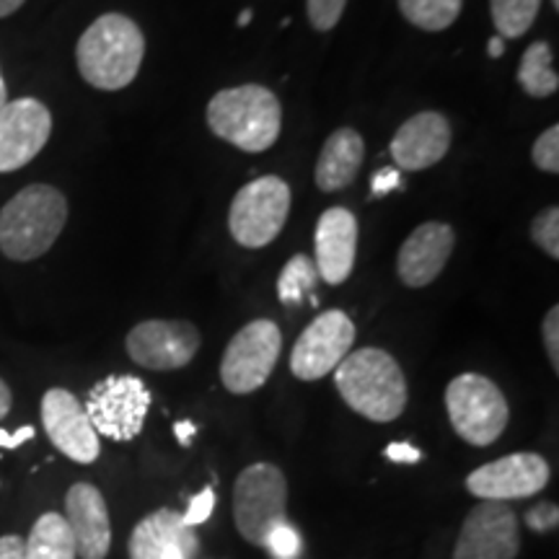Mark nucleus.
I'll return each instance as SVG.
<instances>
[{"instance_id": "nucleus-1", "label": "nucleus", "mask_w": 559, "mask_h": 559, "mask_svg": "<svg viewBox=\"0 0 559 559\" xmlns=\"http://www.w3.org/2000/svg\"><path fill=\"white\" fill-rule=\"evenodd\" d=\"M145 37L124 13H104L81 34L75 62L83 81L99 91H120L140 73Z\"/></svg>"}, {"instance_id": "nucleus-2", "label": "nucleus", "mask_w": 559, "mask_h": 559, "mask_svg": "<svg viewBox=\"0 0 559 559\" xmlns=\"http://www.w3.org/2000/svg\"><path fill=\"white\" fill-rule=\"evenodd\" d=\"M340 396L358 415L373 423H391L407 407V379L386 349L362 347L334 368Z\"/></svg>"}, {"instance_id": "nucleus-3", "label": "nucleus", "mask_w": 559, "mask_h": 559, "mask_svg": "<svg viewBox=\"0 0 559 559\" xmlns=\"http://www.w3.org/2000/svg\"><path fill=\"white\" fill-rule=\"evenodd\" d=\"M68 223V200L52 185H29L0 210V251L32 262L52 249Z\"/></svg>"}, {"instance_id": "nucleus-4", "label": "nucleus", "mask_w": 559, "mask_h": 559, "mask_svg": "<svg viewBox=\"0 0 559 559\" xmlns=\"http://www.w3.org/2000/svg\"><path fill=\"white\" fill-rule=\"evenodd\" d=\"M207 128L236 148L264 153L283 130V107L270 88L257 83L223 88L207 104Z\"/></svg>"}, {"instance_id": "nucleus-5", "label": "nucleus", "mask_w": 559, "mask_h": 559, "mask_svg": "<svg viewBox=\"0 0 559 559\" xmlns=\"http://www.w3.org/2000/svg\"><path fill=\"white\" fill-rule=\"evenodd\" d=\"M445 409H449L453 430L469 445L485 449L492 445L508 428L510 409L498 383L487 376H456L445 389Z\"/></svg>"}, {"instance_id": "nucleus-6", "label": "nucleus", "mask_w": 559, "mask_h": 559, "mask_svg": "<svg viewBox=\"0 0 559 559\" xmlns=\"http://www.w3.org/2000/svg\"><path fill=\"white\" fill-rule=\"evenodd\" d=\"M234 521L254 547H264L270 531L288 521V481L275 464H251L234 485Z\"/></svg>"}, {"instance_id": "nucleus-7", "label": "nucleus", "mask_w": 559, "mask_h": 559, "mask_svg": "<svg viewBox=\"0 0 559 559\" xmlns=\"http://www.w3.org/2000/svg\"><path fill=\"white\" fill-rule=\"evenodd\" d=\"M290 213V187L280 177H260L236 192L230 202L228 228L234 241L247 249H262L283 230Z\"/></svg>"}, {"instance_id": "nucleus-8", "label": "nucleus", "mask_w": 559, "mask_h": 559, "mask_svg": "<svg viewBox=\"0 0 559 559\" xmlns=\"http://www.w3.org/2000/svg\"><path fill=\"white\" fill-rule=\"evenodd\" d=\"M283 353V332L275 321L257 319L234 334L221 360V379L230 394L262 389Z\"/></svg>"}, {"instance_id": "nucleus-9", "label": "nucleus", "mask_w": 559, "mask_h": 559, "mask_svg": "<svg viewBox=\"0 0 559 559\" xmlns=\"http://www.w3.org/2000/svg\"><path fill=\"white\" fill-rule=\"evenodd\" d=\"M86 415L96 436L109 440H132L143 430L151 409V391L138 376H109L88 391Z\"/></svg>"}, {"instance_id": "nucleus-10", "label": "nucleus", "mask_w": 559, "mask_h": 559, "mask_svg": "<svg viewBox=\"0 0 559 559\" xmlns=\"http://www.w3.org/2000/svg\"><path fill=\"white\" fill-rule=\"evenodd\" d=\"M355 345V324L345 311H324L306 326L290 353V370L300 381H319L334 373Z\"/></svg>"}, {"instance_id": "nucleus-11", "label": "nucleus", "mask_w": 559, "mask_h": 559, "mask_svg": "<svg viewBox=\"0 0 559 559\" xmlns=\"http://www.w3.org/2000/svg\"><path fill=\"white\" fill-rule=\"evenodd\" d=\"M521 549L519 519L506 502L481 500L461 526L453 559H515Z\"/></svg>"}, {"instance_id": "nucleus-12", "label": "nucleus", "mask_w": 559, "mask_h": 559, "mask_svg": "<svg viewBox=\"0 0 559 559\" xmlns=\"http://www.w3.org/2000/svg\"><path fill=\"white\" fill-rule=\"evenodd\" d=\"M200 332L190 321H140L128 334V355L148 370L190 366L200 349Z\"/></svg>"}, {"instance_id": "nucleus-13", "label": "nucleus", "mask_w": 559, "mask_h": 559, "mask_svg": "<svg viewBox=\"0 0 559 559\" xmlns=\"http://www.w3.org/2000/svg\"><path fill=\"white\" fill-rule=\"evenodd\" d=\"M52 135V115L39 99L9 102L0 109V174L24 169Z\"/></svg>"}, {"instance_id": "nucleus-14", "label": "nucleus", "mask_w": 559, "mask_h": 559, "mask_svg": "<svg viewBox=\"0 0 559 559\" xmlns=\"http://www.w3.org/2000/svg\"><path fill=\"white\" fill-rule=\"evenodd\" d=\"M549 485V464L539 453H510L474 469L466 477V489L479 500L506 502L539 495Z\"/></svg>"}, {"instance_id": "nucleus-15", "label": "nucleus", "mask_w": 559, "mask_h": 559, "mask_svg": "<svg viewBox=\"0 0 559 559\" xmlns=\"http://www.w3.org/2000/svg\"><path fill=\"white\" fill-rule=\"evenodd\" d=\"M41 425L60 453L75 464H94L102 445L83 404L68 389H50L41 396Z\"/></svg>"}, {"instance_id": "nucleus-16", "label": "nucleus", "mask_w": 559, "mask_h": 559, "mask_svg": "<svg viewBox=\"0 0 559 559\" xmlns=\"http://www.w3.org/2000/svg\"><path fill=\"white\" fill-rule=\"evenodd\" d=\"M453 228L449 223L430 221L417 226L409 234V239L402 243L400 257H396V272L407 288H425L443 272L445 262L451 260Z\"/></svg>"}, {"instance_id": "nucleus-17", "label": "nucleus", "mask_w": 559, "mask_h": 559, "mask_svg": "<svg viewBox=\"0 0 559 559\" xmlns=\"http://www.w3.org/2000/svg\"><path fill=\"white\" fill-rule=\"evenodd\" d=\"M451 148V122L440 111H419L391 138V158L404 171H425Z\"/></svg>"}, {"instance_id": "nucleus-18", "label": "nucleus", "mask_w": 559, "mask_h": 559, "mask_svg": "<svg viewBox=\"0 0 559 559\" xmlns=\"http://www.w3.org/2000/svg\"><path fill=\"white\" fill-rule=\"evenodd\" d=\"M66 521L81 559H104L111 547V523L104 495L88 481H79L66 495Z\"/></svg>"}, {"instance_id": "nucleus-19", "label": "nucleus", "mask_w": 559, "mask_h": 559, "mask_svg": "<svg viewBox=\"0 0 559 559\" xmlns=\"http://www.w3.org/2000/svg\"><path fill=\"white\" fill-rule=\"evenodd\" d=\"M358 254V221L347 207H330L317 223V270L330 285L349 277Z\"/></svg>"}, {"instance_id": "nucleus-20", "label": "nucleus", "mask_w": 559, "mask_h": 559, "mask_svg": "<svg viewBox=\"0 0 559 559\" xmlns=\"http://www.w3.org/2000/svg\"><path fill=\"white\" fill-rule=\"evenodd\" d=\"M128 549L130 559H160L169 549H179L190 559L198 551V536H194V528L185 526L181 513L160 508L138 523Z\"/></svg>"}, {"instance_id": "nucleus-21", "label": "nucleus", "mask_w": 559, "mask_h": 559, "mask_svg": "<svg viewBox=\"0 0 559 559\" xmlns=\"http://www.w3.org/2000/svg\"><path fill=\"white\" fill-rule=\"evenodd\" d=\"M362 158H366V143L360 132L353 128H340L326 138L324 148L317 160V187L321 192L345 190L358 177Z\"/></svg>"}, {"instance_id": "nucleus-22", "label": "nucleus", "mask_w": 559, "mask_h": 559, "mask_svg": "<svg viewBox=\"0 0 559 559\" xmlns=\"http://www.w3.org/2000/svg\"><path fill=\"white\" fill-rule=\"evenodd\" d=\"M26 544V559H79L75 539L66 515L45 513L32 526Z\"/></svg>"}, {"instance_id": "nucleus-23", "label": "nucleus", "mask_w": 559, "mask_h": 559, "mask_svg": "<svg viewBox=\"0 0 559 559\" xmlns=\"http://www.w3.org/2000/svg\"><path fill=\"white\" fill-rule=\"evenodd\" d=\"M551 60H555V55H551L549 41L544 39L528 45V50L523 52L519 66V83L534 99H547V96L557 94L559 75L551 68Z\"/></svg>"}, {"instance_id": "nucleus-24", "label": "nucleus", "mask_w": 559, "mask_h": 559, "mask_svg": "<svg viewBox=\"0 0 559 559\" xmlns=\"http://www.w3.org/2000/svg\"><path fill=\"white\" fill-rule=\"evenodd\" d=\"M464 0H400L402 16L423 32H445L461 16Z\"/></svg>"}, {"instance_id": "nucleus-25", "label": "nucleus", "mask_w": 559, "mask_h": 559, "mask_svg": "<svg viewBox=\"0 0 559 559\" xmlns=\"http://www.w3.org/2000/svg\"><path fill=\"white\" fill-rule=\"evenodd\" d=\"M542 0H489L492 24L502 39H519L534 26Z\"/></svg>"}, {"instance_id": "nucleus-26", "label": "nucleus", "mask_w": 559, "mask_h": 559, "mask_svg": "<svg viewBox=\"0 0 559 559\" xmlns=\"http://www.w3.org/2000/svg\"><path fill=\"white\" fill-rule=\"evenodd\" d=\"M319 283V270L317 262L306 254H296L285 264V270L277 277V296L283 304L296 306L304 304L306 296H311V290Z\"/></svg>"}, {"instance_id": "nucleus-27", "label": "nucleus", "mask_w": 559, "mask_h": 559, "mask_svg": "<svg viewBox=\"0 0 559 559\" xmlns=\"http://www.w3.org/2000/svg\"><path fill=\"white\" fill-rule=\"evenodd\" d=\"M531 239L536 241L544 254L559 260V207H544L534 221H531Z\"/></svg>"}, {"instance_id": "nucleus-28", "label": "nucleus", "mask_w": 559, "mask_h": 559, "mask_svg": "<svg viewBox=\"0 0 559 559\" xmlns=\"http://www.w3.org/2000/svg\"><path fill=\"white\" fill-rule=\"evenodd\" d=\"M531 158H534L536 169L557 174L559 171V128L551 124L549 130H544L539 138H536L534 151H531Z\"/></svg>"}, {"instance_id": "nucleus-29", "label": "nucleus", "mask_w": 559, "mask_h": 559, "mask_svg": "<svg viewBox=\"0 0 559 559\" xmlns=\"http://www.w3.org/2000/svg\"><path fill=\"white\" fill-rule=\"evenodd\" d=\"M347 0H306L309 21L317 32H330L340 24Z\"/></svg>"}, {"instance_id": "nucleus-30", "label": "nucleus", "mask_w": 559, "mask_h": 559, "mask_svg": "<svg viewBox=\"0 0 559 559\" xmlns=\"http://www.w3.org/2000/svg\"><path fill=\"white\" fill-rule=\"evenodd\" d=\"M264 547L272 551V557L275 559H296L300 551V534L290 526L288 521H285V523H280L277 528L270 531Z\"/></svg>"}, {"instance_id": "nucleus-31", "label": "nucleus", "mask_w": 559, "mask_h": 559, "mask_svg": "<svg viewBox=\"0 0 559 559\" xmlns=\"http://www.w3.org/2000/svg\"><path fill=\"white\" fill-rule=\"evenodd\" d=\"M213 508H215V492L213 487H205L198 498H192L190 508H187V513L181 515V521H185V526H200V523H205L210 515H213Z\"/></svg>"}, {"instance_id": "nucleus-32", "label": "nucleus", "mask_w": 559, "mask_h": 559, "mask_svg": "<svg viewBox=\"0 0 559 559\" xmlns=\"http://www.w3.org/2000/svg\"><path fill=\"white\" fill-rule=\"evenodd\" d=\"M559 523V510L555 502H539L536 508H531L526 513V526L536 534H547V531H555Z\"/></svg>"}, {"instance_id": "nucleus-33", "label": "nucleus", "mask_w": 559, "mask_h": 559, "mask_svg": "<svg viewBox=\"0 0 559 559\" xmlns=\"http://www.w3.org/2000/svg\"><path fill=\"white\" fill-rule=\"evenodd\" d=\"M542 334H544V347H547L549 362L557 373L559 370V309L557 306H551L547 317H544Z\"/></svg>"}, {"instance_id": "nucleus-34", "label": "nucleus", "mask_w": 559, "mask_h": 559, "mask_svg": "<svg viewBox=\"0 0 559 559\" xmlns=\"http://www.w3.org/2000/svg\"><path fill=\"white\" fill-rule=\"evenodd\" d=\"M402 187L404 181L400 169H381L373 174V179H370V198H386L389 192L402 190Z\"/></svg>"}, {"instance_id": "nucleus-35", "label": "nucleus", "mask_w": 559, "mask_h": 559, "mask_svg": "<svg viewBox=\"0 0 559 559\" xmlns=\"http://www.w3.org/2000/svg\"><path fill=\"white\" fill-rule=\"evenodd\" d=\"M386 459L396 461V464H417L423 459V453L409 443H389L386 445Z\"/></svg>"}, {"instance_id": "nucleus-36", "label": "nucleus", "mask_w": 559, "mask_h": 559, "mask_svg": "<svg viewBox=\"0 0 559 559\" xmlns=\"http://www.w3.org/2000/svg\"><path fill=\"white\" fill-rule=\"evenodd\" d=\"M0 559H26V544L16 534L0 536Z\"/></svg>"}, {"instance_id": "nucleus-37", "label": "nucleus", "mask_w": 559, "mask_h": 559, "mask_svg": "<svg viewBox=\"0 0 559 559\" xmlns=\"http://www.w3.org/2000/svg\"><path fill=\"white\" fill-rule=\"evenodd\" d=\"M34 438V428L32 425H24V428H19L16 432H5L0 430V449H19V445H24L26 440Z\"/></svg>"}, {"instance_id": "nucleus-38", "label": "nucleus", "mask_w": 559, "mask_h": 559, "mask_svg": "<svg viewBox=\"0 0 559 559\" xmlns=\"http://www.w3.org/2000/svg\"><path fill=\"white\" fill-rule=\"evenodd\" d=\"M194 432H198V428H194V423H190V419H181V423L174 425V436H177V440L185 449L192 443Z\"/></svg>"}, {"instance_id": "nucleus-39", "label": "nucleus", "mask_w": 559, "mask_h": 559, "mask_svg": "<svg viewBox=\"0 0 559 559\" xmlns=\"http://www.w3.org/2000/svg\"><path fill=\"white\" fill-rule=\"evenodd\" d=\"M11 404H13V396H11L9 383L0 379V419H5V415H9Z\"/></svg>"}, {"instance_id": "nucleus-40", "label": "nucleus", "mask_w": 559, "mask_h": 559, "mask_svg": "<svg viewBox=\"0 0 559 559\" xmlns=\"http://www.w3.org/2000/svg\"><path fill=\"white\" fill-rule=\"evenodd\" d=\"M487 52H489V58H502V52H506V39L502 37H492L489 39V45H487Z\"/></svg>"}, {"instance_id": "nucleus-41", "label": "nucleus", "mask_w": 559, "mask_h": 559, "mask_svg": "<svg viewBox=\"0 0 559 559\" xmlns=\"http://www.w3.org/2000/svg\"><path fill=\"white\" fill-rule=\"evenodd\" d=\"M24 3H26V0H0V19H5V16H11V13H16Z\"/></svg>"}, {"instance_id": "nucleus-42", "label": "nucleus", "mask_w": 559, "mask_h": 559, "mask_svg": "<svg viewBox=\"0 0 559 559\" xmlns=\"http://www.w3.org/2000/svg\"><path fill=\"white\" fill-rule=\"evenodd\" d=\"M9 104V88H5V79H3V70H0V109Z\"/></svg>"}, {"instance_id": "nucleus-43", "label": "nucleus", "mask_w": 559, "mask_h": 559, "mask_svg": "<svg viewBox=\"0 0 559 559\" xmlns=\"http://www.w3.org/2000/svg\"><path fill=\"white\" fill-rule=\"evenodd\" d=\"M160 559H187L185 555H181V551L179 549H169V551H166V555L164 557H160Z\"/></svg>"}, {"instance_id": "nucleus-44", "label": "nucleus", "mask_w": 559, "mask_h": 559, "mask_svg": "<svg viewBox=\"0 0 559 559\" xmlns=\"http://www.w3.org/2000/svg\"><path fill=\"white\" fill-rule=\"evenodd\" d=\"M251 13H254L251 9L241 11V16H239V26H247V24H249V21H251Z\"/></svg>"}, {"instance_id": "nucleus-45", "label": "nucleus", "mask_w": 559, "mask_h": 559, "mask_svg": "<svg viewBox=\"0 0 559 559\" xmlns=\"http://www.w3.org/2000/svg\"><path fill=\"white\" fill-rule=\"evenodd\" d=\"M551 5H555V11H559V0H551Z\"/></svg>"}]
</instances>
